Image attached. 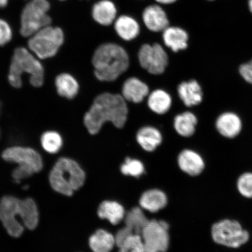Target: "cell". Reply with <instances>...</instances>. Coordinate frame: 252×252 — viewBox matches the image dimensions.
Masks as SVG:
<instances>
[{"mask_svg":"<svg viewBox=\"0 0 252 252\" xmlns=\"http://www.w3.org/2000/svg\"><path fill=\"white\" fill-rule=\"evenodd\" d=\"M128 106L126 100L118 94L105 93L94 99L85 114L84 124L89 133L95 135L107 122L122 128L127 121Z\"/></svg>","mask_w":252,"mask_h":252,"instance_id":"cell-1","label":"cell"},{"mask_svg":"<svg viewBox=\"0 0 252 252\" xmlns=\"http://www.w3.org/2000/svg\"><path fill=\"white\" fill-rule=\"evenodd\" d=\"M94 76L100 81L113 82L127 71L130 59L124 48L108 43L97 47L93 57Z\"/></svg>","mask_w":252,"mask_h":252,"instance_id":"cell-2","label":"cell"},{"mask_svg":"<svg viewBox=\"0 0 252 252\" xmlns=\"http://www.w3.org/2000/svg\"><path fill=\"white\" fill-rule=\"evenodd\" d=\"M86 175L75 160L60 158L49 174V182L53 190L65 196H71L86 182Z\"/></svg>","mask_w":252,"mask_h":252,"instance_id":"cell-3","label":"cell"},{"mask_svg":"<svg viewBox=\"0 0 252 252\" xmlns=\"http://www.w3.org/2000/svg\"><path fill=\"white\" fill-rule=\"evenodd\" d=\"M30 75V82L34 87L43 86L45 80L43 66L32 53L24 47H18L14 50L8 80L11 86L20 88L23 86L22 75Z\"/></svg>","mask_w":252,"mask_h":252,"instance_id":"cell-4","label":"cell"},{"mask_svg":"<svg viewBox=\"0 0 252 252\" xmlns=\"http://www.w3.org/2000/svg\"><path fill=\"white\" fill-rule=\"evenodd\" d=\"M49 0H29L22 9L19 33L25 38L30 37L42 28L52 25L49 15Z\"/></svg>","mask_w":252,"mask_h":252,"instance_id":"cell-5","label":"cell"},{"mask_svg":"<svg viewBox=\"0 0 252 252\" xmlns=\"http://www.w3.org/2000/svg\"><path fill=\"white\" fill-rule=\"evenodd\" d=\"M64 42V33L61 27L51 25L42 28L28 40L30 51L40 59L53 58Z\"/></svg>","mask_w":252,"mask_h":252,"instance_id":"cell-6","label":"cell"},{"mask_svg":"<svg viewBox=\"0 0 252 252\" xmlns=\"http://www.w3.org/2000/svg\"><path fill=\"white\" fill-rule=\"evenodd\" d=\"M212 237L216 244L231 248H238L250 238V234L237 220H222L212 227Z\"/></svg>","mask_w":252,"mask_h":252,"instance_id":"cell-7","label":"cell"},{"mask_svg":"<svg viewBox=\"0 0 252 252\" xmlns=\"http://www.w3.org/2000/svg\"><path fill=\"white\" fill-rule=\"evenodd\" d=\"M169 224L165 220H150L141 236L146 252H165L169 247Z\"/></svg>","mask_w":252,"mask_h":252,"instance_id":"cell-8","label":"cell"},{"mask_svg":"<svg viewBox=\"0 0 252 252\" xmlns=\"http://www.w3.org/2000/svg\"><path fill=\"white\" fill-rule=\"evenodd\" d=\"M21 199L12 195L0 200V220L8 234L13 238L23 234L25 227L20 219Z\"/></svg>","mask_w":252,"mask_h":252,"instance_id":"cell-9","label":"cell"},{"mask_svg":"<svg viewBox=\"0 0 252 252\" xmlns=\"http://www.w3.org/2000/svg\"><path fill=\"white\" fill-rule=\"evenodd\" d=\"M5 161L15 163L17 166L30 170L34 174L40 172L43 168L42 156L32 148L12 146L7 148L2 153Z\"/></svg>","mask_w":252,"mask_h":252,"instance_id":"cell-10","label":"cell"},{"mask_svg":"<svg viewBox=\"0 0 252 252\" xmlns=\"http://www.w3.org/2000/svg\"><path fill=\"white\" fill-rule=\"evenodd\" d=\"M138 59L141 67L153 75L163 74L169 62L168 55L158 43L144 44L138 51Z\"/></svg>","mask_w":252,"mask_h":252,"instance_id":"cell-11","label":"cell"},{"mask_svg":"<svg viewBox=\"0 0 252 252\" xmlns=\"http://www.w3.org/2000/svg\"><path fill=\"white\" fill-rule=\"evenodd\" d=\"M125 225L115 235L117 247L129 236L141 235L149 219L141 207H134L126 214Z\"/></svg>","mask_w":252,"mask_h":252,"instance_id":"cell-12","label":"cell"},{"mask_svg":"<svg viewBox=\"0 0 252 252\" xmlns=\"http://www.w3.org/2000/svg\"><path fill=\"white\" fill-rule=\"evenodd\" d=\"M178 164L182 172L191 176L200 175L205 168L202 157L196 151L190 149H185L179 153Z\"/></svg>","mask_w":252,"mask_h":252,"instance_id":"cell-13","label":"cell"},{"mask_svg":"<svg viewBox=\"0 0 252 252\" xmlns=\"http://www.w3.org/2000/svg\"><path fill=\"white\" fill-rule=\"evenodd\" d=\"M150 94L149 86L137 77H130L122 86V94L126 102L140 103Z\"/></svg>","mask_w":252,"mask_h":252,"instance_id":"cell-14","label":"cell"},{"mask_svg":"<svg viewBox=\"0 0 252 252\" xmlns=\"http://www.w3.org/2000/svg\"><path fill=\"white\" fill-rule=\"evenodd\" d=\"M216 127L217 131L223 137L233 138L241 133L242 123L241 118L236 113L225 112L217 118Z\"/></svg>","mask_w":252,"mask_h":252,"instance_id":"cell-15","label":"cell"},{"mask_svg":"<svg viewBox=\"0 0 252 252\" xmlns=\"http://www.w3.org/2000/svg\"><path fill=\"white\" fill-rule=\"evenodd\" d=\"M178 94L185 106L192 107L199 105L203 99L202 89L196 80L182 82L178 87Z\"/></svg>","mask_w":252,"mask_h":252,"instance_id":"cell-16","label":"cell"},{"mask_svg":"<svg viewBox=\"0 0 252 252\" xmlns=\"http://www.w3.org/2000/svg\"><path fill=\"white\" fill-rule=\"evenodd\" d=\"M162 140V133L152 126H143L136 133L137 143L147 152H153L161 144Z\"/></svg>","mask_w":252,"mask_h":252,"instance_id":"cell-17","label":"cell"},{"mask_svg":"<svg viewBox=\"0 0 252 252\" xmlns=\"http://www.w3.org/2000/svg\"><path fill=\"white\" fill-rule=\"evenodd\" d=\"M168 197L162 190L158 189H150L142 194L139 204L142 209L150 213L158 212L167 206Z\"/></svg>","mask_w":252,"mask_h":252,"instance_id":"cell-18","label":"cell"},{"mask_svg":"<svg viewBox=\"0 0 252 252\" xmlns=\"http://www.w3.org/2000/svg\"><path fill=\"white\" fill-rule=\"evenodd\" d=\"M143 18L145 25L151 31L157 32L168 27V18L165 11L158 5H150L145 9Z\"/></svg>","mask_w":252,"mask_h":252,"instance_id":"cell-19","label":"cell"},{"mask_svg":"<svg viewBox=\"0 0 252 252\" xmlns=\"http://www.w3.org/2000/svg\"><path fill=\"white\" fill-rule=\"evenodd\" d=\"M20 219L25 228L33 231L38 226L40 214L38 206L33 198L21 200Z\"/></svg>","mask_w":252,"mask_h":252,"instance_id":"cell-20","label":"cell"},{"mask_svg":"<svg viewBox=\"0 0 252 252\" xmlns=\"http://www.w3.org/2000/svg\"><path fill=\"white\" fill-rule=\"evenodd\" d=\"M97 214L100 219L116 225L124 220L126 213L124 206L117 201L105 200L99 204Z\"/></svg>","mask_w":252,"mask_h":252,"instance_id":"cell-21","label":"cell"},{"mask_svg":"<svg viewBox=\"0 0 252 252\" xmlns=\"http://www.w3.org/2000/svg\"><path fill=\"white\" fill-rule=\"evenodd\" d=\"M172 105V99L171 94L165 90H154L147 96L148 107L156 114L165 115L171 108Z\"/></svg>","mask_w":252,"mask_h":252,"instance_id":"cell-22","label":"cell"},{"mask_svg":"<svg viewBox=\"0 0 252 252\" xmlns=\"http://www.w3.org/2000/svg\"><path fill=\"white\" fill-rule=\"evenodd\" d=\"M90 248L93 252H111L116 245L115 235L105 229H97L89 238Z\"/></svg>","mask_w":252,"mask_h":252,"instance_id":"cell-23","label":"cell"},{"mask_svg":"<svg viewBox=\"0 0 252 252\" xmlns=\"http://www.w3.org/2000/svg\"><path fill=\"white\" fill-rule=\"evenodd\" d=\"M188 38L187 32L180 28L168 27L163 31V42L174 52L187 49Z\"/></svg>","mask_w":252,"mask_h":252,"instance_id":"cell-24","label":"cell"},{"mask_svg":"<svg viewBox=\"0 0 252 252\" xmlns=\"http://www.w3.org/2000/svg\"><path fill=\"white\" fill-rule=\"evenodd\" d=\"M55 86L59 95L68 99L74 98L80 90V86L76 79L68 73L58 75L55 80Z\"/></svg>","mask_w":252,"mask_h":252,"instance_id":"cell-25","label":"cell"},{"mask_svg":"<svg viewBox=\"0 0 252 252\" xmlns=\"http://www.w3.org/2000/svg\"><path fill=\"white\" fill-rule=\"evenodd\" d=\"M197 118L191 112H185L175 116L173 127L179 135L184 137L192 136L196 131Z\"/></svg>","mask_w":252,"mask_h":252,"instance_id":"cell-26","label":"cell"},{"mask_svg":"<svg viewBox=\"0 0 252 252\" xmlns=\"http://www.w3.org/2000/svg\"><path fill=\"white\" fill-rule=\"evenodd\" d=\"M116 12L115 5L112 2L103 0L94 6L93 16L97 23L108 26L115 20Z\"/></svg>","mask_w":252,"mask_h":252,"instance_id":"cell-27","label":"cell"},{"mask_svg":"<svg viewBox=\"0 0 252 252\" xmlns=\"http://www.w3.org/2000/svg\"><path fill=\"white\" fill-rule=\"evenodd\" d=\"M115 29L122 39L127 41L136 38L140 33V27L136 21L126 15L116 20Z\"/></svg>","mask_w":252,"mask_h":252,"instance_id":"cell-28","label":"cell"},{"mask_svg":"<svg viewBox=\"0 0 252 252\" xmlns=\"http://www.w3.org/2000/svg\"><path fill=\"white\" fill-rule=\"evenodd\" d=\"M43 149L50 154L58 153L62 149L63 140L61 134L56 131H47L41 136Z\"/></svg>","mask_w":252,"mask_h":252,"instance_id":"cell-29","label":"cell"},{"mask_svg":"<svg viewBox=\"0 0 252 252\" xmlns=\"http://www.w3.org/2000/svg\"><path fill=\"white\" fill-rule=\"evenodd\" d=\"M121 171L124 175L138 178L144 173L145 166L140 160L127 157L121 166Z\"/></svg>","mask_w":252,"mask_h":252,"instance_id":"cell-30","label":"cell"},{"mask_svg":"<svg viewBox=\"0 0 252 252\" xmlns=\"http://www.w3.org/2000/svg\"><path fill=\"white\" fill-rule=\"evenodd\" d=\"M118 252H146L141 235L128 236L118 247Z\"/></svg>","mask_w":252,"mask_h":252,"instance_id":"cell-31","label":"cell"},{"mask_svg":"<svg viewBox=\"0 0 252 252\" xmlns=\"http://www.w3.org/2000/svg\"><path fill=\"white\" fill-rule=\"evenodd\" d=\"M237 188L242 196L252 198V173H245L239 176Z\"/></svg>","mask_w":252,"mask_h":252,"instance_id":"cell-32","label":"cell"},{"mask_svg":"<svg viewBox=\"0 0 252 252\" xmlns=\"http://www.w3.org/2000/svg\"><path fill=\"white\" fill-rule=\"evenodd\" d=\"M13 37V29L10 24L4 18H0V46H4Z\"/></svg>","mask_w":252,"mask_h":252,"instance_id":"cell-33","label":"cell"},{"mask_svg":"<svg viewBox=\"0 0 252 252\" xmlns=\"http://www.w3.org/2000/svg\"><path fill=\"white\" fill-rule=\"evenodd\" d=\"M34 173L30 170L17 166L12 172L11 175L12 179L16 183H20L21 181L31 177Z\"/></svg>","mask_w":252,"mask_h":252,"instance_id":"cell-34","label":"cell"},{"mask_svg":"<svg viewBox=\"0 0 252 252\" xmlns=\"http://www.w3.org/2000/svg\"><path fill=\"white\" fill-rule=\"evenodd\" d=\"M239 73L247 83L252 85V60L240 66Z\"/></svg>","mask_w":252,"mask_h":252,"instance_id":"cell-35","label":"cell"},{"mask_svg":"<svg viewBox=\"0 0 252 252\" xmlns=\"http://www.w3.org/2000/svg\"><path fill=\"white\" fill-rule=\"evenodd\" d=\"M9 0H0V9H4L7 7Z\"/></svg>","mask_w":252,"mask_h":252,"instance_id":"cell-36","label":"cell"},{"mask_svg":"<svg viewBox=\"0 0 252 252\" xmlns=\"http://www.w3.org/2000/svg\"><path fill=\"white\" fill-rule=\"evenodd\" d=\"M157 2L161 3V4H171V3L174 2L176 0H156Z\"/></svg>","mask_w":252,"mask_h":252,"instance_id":"cell-37","label":"cell"},{"mask_svg":"<svg viewBox=\"0 0 252 252\" xmlns=\"http://www.w3.org/2000/svg\"><path fill=\"white\" fill-rule=\"evenodd\" d=\"M249 6L252 13V0H249Z\"/></svg>","mask_w":252,"mask_h":252,"instance_id":"cell-38","label":"cell"},{"mask_svg":"<svg viewBox=\"0 0 252 252\" xmlns=\"http://www.w3.org/2000/svg\"><path fill=\"white\" fill-rule=\"evenodd\" d=\"M58 1H66V0H58Z\"/></svg>","mask_w":252,"mask_h":252,"instance_id":"cell-39","label":"cell"},{"mask_svg":"<svg viewBox=\"0 0 252 252\" xmlns=\"http://www.w3.org/2000/svg\"><path fill=\"white\" fill-rule=\"evenodd\" d=\"M0 109H1V105H0Z\"/></svg>","mask_w":252,"mask_h":252,"instance_id":"cell-40","label":"cell"},{"mask_svg":"<svg viewBox=\"0 0 252 252\" xmlns=\"http://www.w3.org/2000/svg\"><path fill=\"white\" fill-rule=\"evenodd\" d=\"M209 1H213V0H209Z\"/></svg>","mask_w":252,"mask_h":252,"instance_id":"cell-41","label":"cell"}]
</instances>
